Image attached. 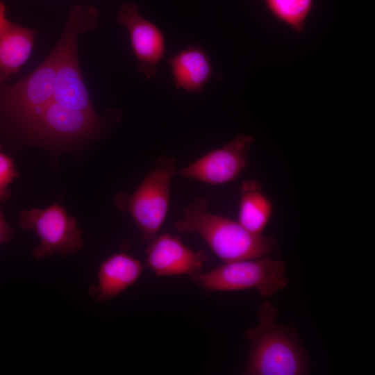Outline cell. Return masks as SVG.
Masks as SVG:
<instances>
[{
	"instance_id": "cell-1",
	"label": "cell",
	"mask_w": 375,
	"mask_h": 375,
	"mask_svg": "<svg viewBox=\"0 0 375 375\" xmlns=\"http://www.w3.org/2000/svg\"><path fill=\"white\" fill-rule=\"evenodd\" d=\"M98 17L93 6H75L62 35L47 58L31 74L4 90L3 105L25 126L53 101L57 71L68 45L80 33L93 29Z\"/></svg>"
},
{
	"instance_id": "cell-2",
	"label": "cell",
	"mask_w": 375,
	"mask_h": 375,
	"mask_svg": "<svg viewBox=\"0 0 375 375\" xmlns=\"http://www.w3.org/2000/svg\"><path fill=\"white\" fill-rule=\"evenodd\" d=\"M174 227L179 233L199 235L224 262L269 256L277 250L273 238L253 233L238 222L209 212L205 197L186 207Z\"/></svg>"
},
{
	"instance_id": "cell-3",
	"label": "cell",
	"mask_w": 375,
	"mask_h": 375,
	"mask_svg": "<svg viewBox=\"0 0 375 375\" xmlns=\"http://www.w3.org/2000/svg\"><path fill=\"white\" fill-rule=\"evenodd\" d=\"M278 310L269 301L260 305L259 323L244 336L250 343L247 375H302L309 372L305 350L294 333L276 323Z\"/></svg>"
},
{
	"instance_id": "cell-4",
	"label": "cell",
	"mask_w": 375,
	"mask_h": 375,
	"mask_svg": "<svg viewBox=\"0 0 375 375\" xmlns=\"http://www.w3.org/2000/svg\"><path fill=\"white\" fill-rule=\"evenodd\" d=\"M190 278L193 283L206 290L228 292L255 289L263 297L274 295L288 284L285 264L269 256L224 262Z\"/></svg>"
},
{
	"instance_id": "cell-5",
	"label": "cell",
	"mask_w": 375,
	"mask_h": 375,
	"mask_svg": "<svg viewBox=\"0 0 375 375\" xmlns=\"http://www.w3.org/2000/svg\"><path fill=\"white\" fill-rule=\"evenodd\" d=\"M175 165L170 157L160 158L133 194L120 193L115 199L118 208L129 212L147 244L157 235L165 220L171 181L177 171Z\"/></svg>"
},
{
	"instance_id": "cell-6",
	"label": "cell",
	"mask_w": 375,
	"mask_h": 375,
	"mask_svg": "<svg viewBox=\"0 0 375 375\" xmlns=\"http://www.w3.org/2000/svg\"><path fill=\"white\" fill-rule=\"evenodd\" d=\"M19 224L23 229L34 231L39 238V244L32 249L35 258H47L53 254H75L83 246L82 231L76 219L68 215L59 204L44 209L22 210Z\"/></svg>"
},
{
	"instance_id": "cell-7",
	"label": "cell",
	"mask_w": 375,
	"mask_h": 375,
	"mask_svg": "<svg viewBox=\"0 0 375 375\" xmlns=\"http://www.w3.org/2000/svg\"><path fill=\"white\" fill-rule=\"evenodd\" d=\"M102 125L94 110L74 109L51 101L26 127L48 142L70 144L90 137Z\"/></svg>"
},
{
	"instance_id": "cell-8",
	"label": "cell",
	"mask_w": 375,
	"mask_h": 375,
	"mask_svg": "<svg viewBox=\"0 0 375 375\" xmlns=\"http://www.w3.org/2000/svg\"><path fill=\"white\" fill-rule=\"evenodd\" d=\"M253 137L239 134L222 147L212 150L178 170L183 177L212 185L235 180L248 166Z\"/></svg>"
},
{
	"instance_id": "cell-9",
	"label": "cell",
	"mask_w": 375,
	"mask_h": 375,
	"mask_svg": "<svg viewBox=\"0 0 375 375\" xmlns=\"http://www.w3.org/2000/svg\"><path fill=\"white\" fill-rule=\"evenodd\" d=\"M117 20L128 32L131 47L138 62V70L147 78H153L165 51V40L161 30L141 16L133 2L122 5Z\"/></svg>"
},
{
	"instance_id": "cell-10",
	"label": "cell",
	"mask_w": 375,
	"mask_h": 375,
	"mask_svg": "<svg viewBox=\"0 0 375 375\" xmlns=\"http://www.w3.org/2000/svg\"><path fill=\"white\" fill-rule=\"evenodd\" d=\"M208 260L203 251H193L169 233L156 235L146 249V266L158 276H190L200 272Z\"/></svg>"
},
{
	"instance_id": "cell-11",
	"label": "cell",
	"mask_w": 375,
	"mask_h": 375,
	"mask_svg": "<svg viewBox=\"0 0 375 375\" xmlns=\"http://www.w3.org/2000/svg\"><path fill=\"white\" fill-rule=\"evenodd\" d=\"M140 260L126 253L110 255L99 265L97 283L90 286V296L97 302L110 300L134 285L141 276Z\"/></svg>"
},
{
	"instance_id": "cell-12",
	"label": "cell",
	"mask_w": 375,
	"mask_h": 375,
	"mask_svg": "<svg viewBox=\"0 0 375 375\" xmlns=\"http://www.w3.org/2000/svg\"><path fill=\"white\" fill-rule=\"evenodd\" d=\"M77 38L68 45L58 66L53 101L69 108L94 111L80 71Z\"/></svg>"
},
{
	"instance_id": "cell-13",
	"label": "cell",
	"mask_w": 375,
	"mask_h": 375,
	"mask_svg": "<svg viewBox=\"0 0 375 375\" xmlns=\"http://www.w3.org/2000/svg\"><path fill=\"white\" fill-rule=\"evenodd\" d=\"M174 85L187 92H201L213 74L208 52L199 46H189L168 60Z\"/></svg>"
},
{
	"instance_id": "cell-14",
	"label": "cell",
	"mask_w": 375,
	"mask_h": 375,
	"mask_svg": "<svg viewBox=\"0 0 375 375\" xmlns=\"http://www.w3.org/2000/svg\"><path fill=\"white\" fill-rule=\"evenodd\" d=\"M35 31L8 22L0 37V83L16 74L29 58Z\"/></svg>"
},
{
	"instance_id": "cell-15",
	"label": "cell",
	"mask_w": 375,
	"mask_h": 375,
	"mask_svg": "<svg viewBox=\"0 0 375 375\" xmlns=\"http://www.w3.org/2000/svg\"><path fill=\"white\" fill-rule=\"evenodd\" d=\"M272 212V203L257 183L244 182L242 186L238 222L250 232L262 234Z\"/></svg>"
},
{
	"instance_id": "cell-16",
	"label": "cell",
	"mask_w": 375,
	"mask_h": 375,
	"mask_svg": "<svg viewBox=\"0 0 375 375\" xmlns=\"http://www.w3.org/2000/svg\"><path fill=\"white\" fill-rule=\"evenodd\" d=\"M269 13L293 31L305 32L315 0H262Z\"/></svg>"
},
{
	"instance_id": "cell-17",
	"label": "cell",
	"mask_w": 375,
	"mask_h": 375,
	"mask_svg": "<svg viewBox=\"0 0 375 375\" xmlns=\"http://www.w3.org/2000/svg\"><path fill=\"white\" fill-rule=\"evenodd\" d=\"M18 175L12 160L1 152L0 146V201L8 197V187Z\"/></svg>"
},
{
	"instance_id": "cell-18",
	"label": "cell",
	"mask_w": 375,
	"mask_h": 375,
	"mask_svg": "<svg viewBox=\"0 0 375 375\" xmlns=\"http://www.w3.org/2000/svg\"><path fill=\"white\" fill-rule=\"evenodd\" d=\"M13 231L14 228L8 225L0 208V245L10 241Z\"/></svg>"
},
{
	"instance_id": "cell-19",
	"label": "cell",
	"mask_w": 375,
	"mask_h": 375,
	"mask_svg": "<svg viewBox=\"0 0 375 375\" xmlns=\"http://www.w3.org/2000/svg\"><path fill=\"white\" fill-rule=\"evenodd\" d=\"M6 6L0 0V37L6 28L9 21L6 17Z\"/></svg>"
}]
</instances>
